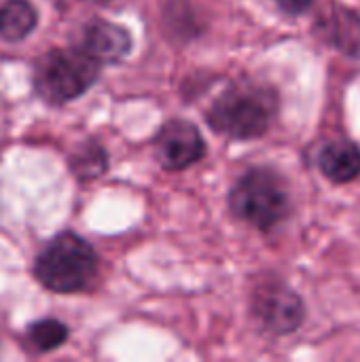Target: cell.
Returning <instances> with one entry per match:
<instances>
[{
  "label": "cell",
  "instance_id": "1",
  "mask_svg": "<svg viewBox=\"0 0 360 362\" xmlns=\"http://www.w3.org/2000/svg\"><path fill=\"white\" fill-rule=\"evenodd\" d=\"M280 108L278 91L265 83L242 78L231 83L206 110V123L219 136L248 142L265 136Z\"/></svg>",
  "mask_w": 360,
  "mask_h": 362
},
{
  "label": "cell",
  "instance_id": "2",
  "mask_svg": "<svg viewBox=\"0 0 360 362\" xmlns=\"http://www.w3.org/2000/svg\"><path fill=\"white\" fill-rule=\"evenodd\" d=\"M231 214L261 233H269L293 214L291 189L280 172L267 165L246 170L227 197Z\"/></svg>",
  "mask_w": 360,
  "mask_h": 362
},
{
  "label": "cell",
  "instance_id": "3",
  "mask_svg": "<svg viewBox=\"0 0 360 362\" xmlns=\"http://www.w3.org/2000/svg\"><path fill=\"white\" fill-rule=\"evenodd\" d=\"M98 269L93 246L74 231H62L45 244L34 259V278L55 295L83 291Z\"/></svg>",
  "mask_w": 360,
  "mask_h": 362
},
{
  "label": "cell",
  "instance_id": "4",
  "mask_svg": "<svg viewBox=\"0 0 360 362\" xmlns=\"http://www.w3.org/2000/svg\"><path fill=\"white\" fill-rule=\"evenodd\" d=\"M102 66L83 47L51 49L36 62L34 91L45 104L64 106L98 83Z\"/></svg>",
  "mask_w": 360,
  "mask_h": 362
},
{
  "label": "cell",
  "instance_id": "5",
  "mask_svg": "<svg viewBox=\"0 0 360 362\" xmlns=\"http://www.w3.org/2000/svg\"><path fill=\"white\" fill-rule=\"evenodd\" d=\"M250 314L257 327L272 337H286L306 322V303L297 291L278 278L259 282L250 295Z\"/></svg>",
  "mask_w": 360,
  "mask_h": 362
},
{
  "label": "cell",
  "instance_id": "6",
  "mask_svg": "<svg viewBox=\"0 0 360 362\" xmlns=\"http://www.w3.org/2000/svg\"><path fill=\"white\" fill-rule=\"evenodd\" d=\"M155 155L163 170L182 172L206 155V142L197 125L187 119H172L155 136Z\"/></svg>",
  "mask_w": 360,
  "mask_h": 362
},
{
  "label": "cell",
  "instance_id": "7",
  "mask_svg": "<svg viewBox=\"0 0 360 362\" xmlns=\"http://www.w3.org/2000/svg\"><path fill=\"white\" fill-rule=\"evenodd\" d=\"M79 47H83L89 55H93L102 64H117L132 53L134 38L129 30L119 23L106 19H93L83 28Z\"/></svg>",
  "mask_w": 360,
  "mask_h": 362
},
{
  "label": "cell",
  "instance_id": "8",
  "mask_svg": "<svg viewBox=\"0 0 360 362\" xmlns=\"http://www.w3.org/2000/svg\"><path fill=\"white\" fill-rule=\"evenodd\" d=\"M318 36L339 53L360 59V15L344 4H329L318 19Z\"/></svg>",
  "mask_w": 360,
  "mask_h": 362
},
{
  "label": "cell",
  "instance_id": "9",
  "mask_svg": "<svg viewBox=\"0 0 360 362\" xmlns=\"http://www.w3.org/2000/svg\"><path fill=\"white\" fill-rule=\"evenodd\" d=\"M318 172L333 185H348L360 176V144L354 140H327L316 151Z\"/></svg>",
  "mask_w": 360,
  "mask_h": 362
},
{
  "label": "cell",
  "instance_id": "10",
  "mask_svg": "<svg viewBox=\"0 0 360 362\" xmlns=\"http://www.w3.org/2000/svg\"><path fill=\"white\" fill-rule=\"evenodd\" d=\"M38 23V11L30 0H4L0 4V38L21 42Z\"/></svg>",
  "mask_w": 360,
  "mask_h": 362
},
{
  "label": "cell",
  "instance_id": "11",
  "mask_svg": "<svg viewBox=\"0 0 360 362\" xmlns=\"http://www.w3.org/2000/svg\"><path fill=\"white\" fill-rule=\"evenodd\" d=\"M68 168L81 182L95 180L108 170V153L98 140H85L68 155Z\"/></svg>",
  "mask_w": 360,
  "mask_h": 362
},
{
  "label": "cell",
  "instance_id": "12",
  "mask_svg": "<svg viewBox=\"0 0 360 362\" xmlns=\"http://www.w3.org/2000/svg\"><path fill=\"white\" fill-rule=\"evenodd\" d=\"M68 335H70V331L62 320L42 318V320H36V322H32L28 327L25 341L34 352L45 354V352H51V350H57L68 339Z\"/></svg>",
  "mask_w": 360,
  "mask_h": 362
},
{
  "label": "cell",
  "instance_id": "13",
  "mask_svg": "<svg viewBox=\"0 0 360 362\" xmlns=\"http://www.w3.org/2000/svg\"><path fill=\"white\" fill-rule=\"evenodd\" d=\"M274 4H276L282 13H286V15H291V17H299V15L308 13V11L316 4V0H274Z\"/></svg>",
  "mask_w": 360,
  "mask_h": 362
},
{
  "label": "cell",
  "instance_id": "14",
  "mask_svg": "<svg viewBox=\"0 0 360 362\" xmlns=\"http://www.w3.org/2000/svg\"><path fill=\"white\" fill-rule=\"evenodd\" d=\"M83 2H91V4H106L110 0H83Z\"/></svg>",
  "mask_w": 360,
  "mask_h": 362
}]
</instances>
